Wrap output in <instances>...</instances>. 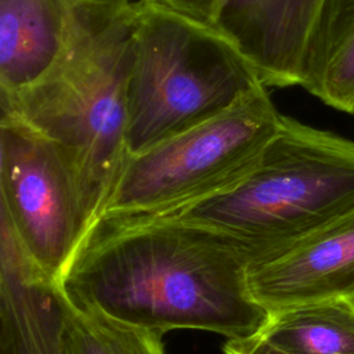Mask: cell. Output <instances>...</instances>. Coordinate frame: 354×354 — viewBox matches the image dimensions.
<instances>
[{
    "label": "cell",
    "instance_id": "cell-1",
    "mask_svg": "<svg viewBox=\"0 0 354 354\" xmlns=\"http://www.w3.org/2000/svg\"><path fill=\"white\" fill-rule=\"evenodd\" d=\"M253 257L227 236L169 217L97 221L59 278L77 307L165 335H257L268 313L252 297Z\"/></svg>",
    "mask_w": 354,
    "mask_h": 354
},
{
    "label": "cell",
    "instance_id": "cell-2",
    "mask_svg": "<svg viewBox=\"0 0 354 354\" xmlns=\"http://www.w3.org/2000/svg\"><path fill=\"white\" fill-rule=\"evenodd\" d=\"M140 10L141 0H76L66 43L53 66L28 88L0 97L1 118L62 147L101 205L129 155L127 84Z\"/></svg>",
    "mask_w": 354,
    "mask_h": 354
},
{
    "label": "cell",
    "instance_id": "cell-3",
    "mask_svg": "<svg viewBox=\"0 0 354 354\" xmlns=\"http://www.w3.org/2000/svg\"><path fill=\"white\" fill-rule=\"evenodd\" d=\"M351 209L354 141L282 115L241 180L153 217L213 230L257 261L288 250Z\"/></svg>",
    "mask_w": 354,
    "mask_h": 354
},
{
    "label": "cell",
    "instance_id": "cell-4",
    "mask_svg": "<svg viewBox=\"0 0 354 354\" xmlns=\"http://www.w3.org/2000/svg\"><path fill=\"white\" fill-rule=\"evenodd\" d=\"M267 88L213 25L141 0L127 84V152L199 126Z\"/></svg>",
    "mask_w": 354,
    "mask_h": 354
},
{
    "label": "cell",
    "instance_id": "cell-5",
    "mask_svg": "<svg viewBox=\"0 0 354 354\" xmlns=\"http://www.w3.org/2000/svg\"><path fill=\"white\" fill-rule=\"evenodd\" d=\"M281 120L264 88L199 126L127 155L95 223L165 214L231 187L250 170Z\"/></svg>",
    "mask_w": 354,
    "mask_h": 354
},
{
    "label": "cell",
    "instance_id": "cell-6",
    "mask_svg": "<svg viewBox=\"0 0 354 354\" xmlns=\"http://www.w3.org/2000/svg\"><path fill=\"white\" fill-rule=\"evenodd\" d=\"M0 217L29 257L59 281L101 199L76 160L26 124L0 119Z\"/></svg>",
    "mask_w": 354,
    "mask_h": 354
},
{
    "label": "cell",
    "instance_id": "cell-7",
    "mask_svg": "<svg viewBox=\"0 0 354 354\" xmlns=\"http://www.w3.org/2000/svg\"><path fill=\"white\" fill-rule=\"evenodd\" d=\"M248 283L268 314L330 299L354 300V209L288 250L253 261Z\"/></svg>",
    "mask_w": 354,
    "mask_h": 354
},
{
    "label": "cell",
    "instance_id": "cell-8",
    "mask_svg": "<svg viewBox=\"0 0 354 354\" xmlns=\"http://www.w3.org/2000/svg\"><path fill=\"white\" fill-rule=\"evenodd\" d=\"M69 300L0 217V354H68Z\"/></svg>",
    "mask_w": 354,
    "mask_h": 354
},
{
    "label": "cell",
    "instance_id": "cell-9",
    "mask_svg": "<svg viewBox=\"0 0 354 354\" xmlns=\"http://www.w3.org/2000/svg\"><path fill=\"white\" fill-rule=\"evenodd\" d=\"M324 0H218L212 25L253 65L266 87L300 83L307 40Z\"/></svg>",
    "mask_w": 354,
    "mask_h": 354
},
{
    "label": "cell",
    "instance_id": "cell-10",
    "mask_svg": "<svg viewBox=\"0 0 354 354\" xmlns=\"http://www.w3.org/2000/svg\"><path fill=\"white\" fill-rule=\"evenodd\" d=\"M76 0H0V97L35 84L57 61Z\"/></svg>",
    "mask_w": 354,
    "mask_h": 354
},
{
    "label": "cell",
    "instance_id": "cell-11",
    "mask_svg": "<svg viewBox=\"0 0 354 354\" xmlns=\"http://www.w3.org/2000/svg\"><path fill=\"white\" fill-rule=\"evenodd\" d=\"M342 112H354V0H324L307 40L300 83Z\"/></svg>",
    "mask_w": 354,
    "mask_h": 354
},
{
    "label": "cell",
    "instance_id": "cell-12",
    "mask_svg": "<svg viewBox=\"0 0 354 354\" xmlns=\"http://www.w3.org/2000/svg\"><path fill=\"white\" fill-rule=\"evenodd\" d=\"M259 335L286 354H354V300L330 299L271 313Z\"/></svg>",
    "mask_w": 354,
    "mask_h": 354
},
{
    "label": "cell",
    "instance_id": "cell-13",
    "mask_svg": "<svg viewBox=\"0 0 354 354\" xmlns=\"http://www.w3.org/2000/svg\"><path fill=\"white\" fill-rule=\"evenodd\" d=\"M162 336L69 301L68 354H166Z\"/></svg>",
    "mask_w": 354,
    "mask_h": 354
},
{
    "label": "cell",
    "instance_id": "cell-14",
    "mask_svg": "<svg viewBox=\"0 0 354 354\" xmlns=\"http://www.w3.org/2000/svg\"><path fill=\"white\" fill-rule=\"evenodd\" d=\"M212 25L218 0H147Z\"/></svg>",
    "mask_w": 354,
    "mask_h": 354
},
{
    "label": "cell",
    "instance_id": "cell-15",
    "mask_svg": "<svg viewBox=\"0 0 354 354\" xmlns=\"http://www.w3.org/2000/svg\"><path fill=\"white\" fill-rule=\"evenodd\" d=\"M223 350L224 354H286L268 343L259 333L248 337L227 339Z\"/></svg>",
    "mask_w": 354,
    "mask_h": 354
},
{
    "label": "cell",
    "instance_id": "cell-16",
    "mask_svg": "<svg viewBox=\"0 0 354 354\" xmlns=\"http://www.w3.org/2000/svg\"><path fill=\"white\" fill-rule=\"evenodd\" d=\"M77 1H112V0H77Z\"/></svg>",
    "mask_w": 354,
    "mask_h": 354
},
{
    "label": "cell",
    "instance_id": "cell-17",
    "mask_svg": "<svg viewBox=\"0 0 354 354\" xmlns=\"http://www.w3.org/2000/svg\"><path fill=\"white\" fill-rule=\"evenodd\" d=\"M353 115H354V112H353Z\"/></svg>",
    "mask_w": 354,
    "mask_h": 354
}]
</instances>
